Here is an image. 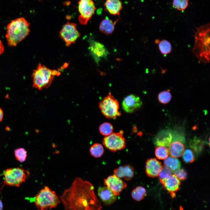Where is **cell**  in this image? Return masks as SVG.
Segmentation results:
<instances>
[{
  "label": "cell",
  "instance_id": "36",
  "mask_svg": "<svg viewBox=\"0 0 210 210\" xmlns=\"http://www.w3.org/2000/svg\"><path fill=\"white\" fill-rule=\"evenodd\" d=\"M4 117V112L2 109L0 108V122L3 120Z\"/></svg>",
  "mask_w": 210,
  "mask_h": 210
},
{
  "label": "cell",
  "instance_id": "11",
  "mask_svg": "<svg viewBox=\"0 0 210 210\" xmlns=\"http://www.w3.org/2000/svg\"><path fill=\"white\" fill-rule=\"evenodd\" d=\"M59 35L65 43L66 45L68 46L75 43L80 34L77 29L76 24L67 22L63 26Z\"/></svg>",
  "mask_w": 210,
  "mask_h": 210
},
{
  "label": "cell",
  "instance_id": "21",
  "mask_svg": "<svg viewBox=\"0 0 210 210\" xmlns=\"http://www.w3.org/2000/svg\"><path fill=\"white\" fill-rule=\"evenodd\" d=\"M116 21L113 22L112 20L106 17L101 22L99 29L103 33L106 34H110L113 31L115 24Z\"/></svg>",
  "mask_w": 210,
  "mask_h": 210
},
{
  "label": "cell",
  "instance_id": "1",
  "mask_svg": "<svg viewBox=\"0 0 210 210\" xmlns=\"http://www.w3.org/2000/svg\"><path fill=\"white\" fill-rule=\"evenodd\" d=\"M60 200L65 210H101L102 208L93 185L79 177L75 178L70 187L64 191Z\"/></svg>",
  "mask_w": 210,
  "mask_h": 210
},
{
  "label": "cell",
  "instance_id": "34",
  "mask_svg": "<svg viewBox=\"0 0 210 210\" xmlns=\"http://www.w3.org/2000/svg\"><path fill=\"white\" fill-rule=\"evenodd\" d=\"M174 174L180 180H184L186 179L187 173L184 169L180 168L173 172Z\"/></svg>",
  "mask_w": 210,
  "mask_h": 210
},
{
  "label": "cell",
  "instance_id": "35",
  "mask_svg": "<svg viewBox=\"0 0 210 210\" xmlns=\"http://www.w3.org/2000/svg\"><path fill=\"white\" fill-rule=\"evenodd\" d=\"M4 46L2 41L0 39V55L4 52Z\"/></svg>",
  "mask_w": 210,
  "mask_h": 210
},
{
  "label": "cell",
  "instance_id": "4",
  "mask_svg": "<svg viewBox=\"0 0 210 210\" xmlns=\"http://www.w3.org/2000/svg\"><path fill=\"white\" fill-rule=\"evenodd\" d=\"M60 72L51 69L39 63L32 74V86L39 90L49 87L53 81L55 76H58Z\"/></svg>",
  "mask_w": 210,
  "mask_h": 210
},
{
  "label": "cell",
  "instance_id": "31",
  "mask_svg": "<svg viewBox=\"0 0 210 210\" xmlns=\"http://www.w3.org/2000/svg\"><path fill=\"white\" fill-rule=\"evenodd\" d=\"M182 155L183 160L186 163H190L193 162L195 158L193 151L189 149L184 150Z\"/></svg>",
  "mask_w": 210,
  "mask_h": 210
},
{
  "label": "cell",
  "instance_id": "16",
  "mask_svg": "<svg viewBox=\"0 0 210 210\" xmlns=\"http://www.w3.org/2000/svg\"><path fill=\"white\" fill-rule=\"evenodd\" d=\"M90 50L97 62L100 59L106 57L109 52L105 46L101 43L94 41L91 42Z\"/></svg>",
  "mask_w": 210,
  "mask_h": 210
},
{
  "label": "cell",
  "instance_id": "18",
  "mask_svg": "<svg viewBox=\"0 0 210 210\" xmlns=\"http://www.w3.org/2000/svg\"><path fill=\"white\" fill-rule=\"evenodd\" d=\"M172 131L168 130H163L156 135L154 142L157 146L168 148L172 142Z\"/></svg>",
  "mask_w": 210,
  "mask_h": 210
},
{
  "label": "cell",
  "instance_id": "28",
  "mask_svg": "<svg viewBox=\"0 0 210 210\" xmlns=\"http://www.w3.org/2000/svg\"><path fill=\"white\" fill-rule=\"evenodd\" d=\"M169 152L168 148L163 146H158L155 149V154L157 158L165 159L168 157Z\"/></svg>",
  "mask_w": 210,
  "mask_h": 210
},
{
  "label": "cell",
  "instance_id": "3",
  "mask_svg": "<svg viewBox=\"0 0 210 210\" xmlns=\"http://www.w3.org/2000/svg\"><path fill=\"white\" fill-rule=\"evenodd\" d=\"M29 24L23 17L15 19L8 24L5 37L9 46H16L28 35L30 31Z\"/></svg>",
  "mask_w": 210,
  "mask_h": 210
},
{
  "label": "cell",
  "instance_id": "7",
  "mask_svg": "<svg viewBox=\"0 0 210 210\" xmlns=\"http://www.w3.org/2000/svg\"><path fill=\"white\" fill-rule=\"evenodd\" d=\"M98 105L102 113L107 118L115 119L121 115L119 102L110 93L103 98Z\"/></svg>",
  "mask_w": 210,
  "mask_h": 210
},
{
  "label": "cell",
  "instance_id": "17",
  "mask_svg": "<svg viewBox=\"0 0 210 210\" xmlns=\"http://www.w3.org/2000/svg\"><path fill=\"white\" fill-rule=\"evenodd\" d=\"M114 174L119 178L126 181L130 180L134 175V169L130 165L127 164L121 166L113 171Z\"/></svg>",
  "mask_w": 210,
  "mask_h": 210
},
{
  "label": "cell",
  "instance_id": "29",
  "mask_svg": "<svg viewBox=\"0 0 210 210\" xmlns=\"http://www.w3.org/2000/svg\"><path fill=\"white\" fill-rule=\"evenodd\" d=\"M172 97L171 94L168 90L161 92L158 95L159 102L163 104H166L169 102L171 99Z\"/></svg>",
  "mask_w": 210,
  "mask_h": 210
},
{
  "label": "cell",
  "instance_id": "14",
  "mask_svg": "<svg viewBox=\"0 0 210 210\" xmlns=\"http://www.w3.org/2000/svg\"><path fill=\"white\" fill-rule=\"evenodd\" d=\"M162 168L161 163L155 158L148 159L146 163V173L150 177L158 176Z\"/></svg>",
  "mask_w": 210,
  "mask_h": 210
},
{
  "label": "cell",
  "instance_id": "24",
  "mask_svg": "<svg viewBox=\"0 0 210 210\" xmlns=\"http://www.w3.org/2000/svg\"><path fill=\"white\" fill-rule=\"evenodd\" d=\"M90 152L91 155L96 158L100 157L104 152L103 146L99 143H94L90 147Z\"/></svg>",
  "mask_w": 210,
  "mask_h": 210
},
{
  "label": "cell",
  "instance_id": "32",
  "mask_svg": "<svg viewBox=\"0 0 210 210\" xmlns=\"http://www.w3.org/2000/svg\"><path fill=\"white\" fill-rule=\"evenodd\" d=\"M188 4V0H173L172 2L173 7L181 11L186 9Z\"/></svg>",
  "mask_w": 210,
  "mask_h": 210
},
{
  "label": "cell",
  "instance_id": "12",
  "mask_svg": "<svg viewBox=\"0 0 210 210\" xmlns=\"http://www.w3.org/2000/svg\"><path fill=\"white\" fill-rule=\"evenodd\" d=\"M104 181V185L116 196L119 195L127 187V183L124 181L114 174L108 176Z\"/></svg>",
  "mask_w": 210,
  "mask_h": 210
},
{
  "label": "cell",
  "instance_id": "30",
  "mask_svg": "<svg viewBox=\"0 0 210 210\" xmlns=\"http://www.w3.org/2000/svg\"><path fill=\"white\" fill-rule=\"evenodd\" d=\"M14 154L16 159L21 162H24L27 158V153L23 148H19L14 150Z\"/></svg>",
  "mask_w": 210,
  "mask_h": 210
},
{
  "label": "cell",
  "instance_id": "25",
  "mask_svg": "<svg viewBox=\"0 0 210 210\" xmlns=\"http://www.w3.org/2000/svg\"><path fill=\"white\" fill-rule=\"evenodd\" d=\"M158 43L159 50L162 55H166L171 53L172 47L170 43L168 41L163 39L159 41Z\"/></svg>",
  "mask_w": 210,
  "mask_h": 210
},
{
  "label": "cell",
  "instance_id": "2",
  "mask_svg": "<svg viewBox=\"0 0 210 210\" xmlns=\"http://www.w3.org/2000/svg\"><path fill=\"white\" fill-rule=\"evenodd\" d=\"M195 42L192 52L199 62L210 63V23L196 27Z\"/></svg>",
  "mask_w": 210,
  "mask_h": 210
},
{
  "label": "cell",
  "instance_id": "22",
  "mask_svg": "<svg viewBox=\"0 0 210 210\" xmlns=\"http://www.w3.org/2000/svg\"><path fill=\"white\" fill-rule=\"evenodd\" d=\"M165 166L169 169L172 172L180 169L181 167V162L177 158L169 156L164 160Z\"/></svg>",
  "mask_w": 210,
  "mask_h": 210
},
{
  "label": "cell",
  "instance_id": "26",
  "mask_svg": "<svg viewBox=\"0 0 210 210\" xmlns=\"http://www.w3.org/2000/svg\"><path fill=\"white\" fill-rule=\"evenodd\" d=\"M190 147L197 154L200 152L203 147V142L200 139L195 138L190 140L189 143Z\"/></svg>",
  "mask_w": 210,
  "mask_h": 210
},
{
  "label": "cell",
  "instance_id": "23",
  "mask_svg": "<svg viewBox=\"0 0 210 210\" xmlns=\"http://www.w3.org/2000/svg\"><path fill=\"white\" fill-rule=\"evenodd\" d=\"M146 191L143 187L139 186L136 187L132 191L131 195L135 200L139 201L142 200L146 196Z\"/></svg>",
  "mask_w": 210,
  "mask_h": 210
},
{
  "label": "cell",
  "instance_id": "13",
  "mask_svg": "<svg viewBox=\"0 0 210 210\" xmlns=\"http://www.w3.org/2000/svg\"><path fill=\"white\" fill-rule=\"evenodd\" d=\"M142 102L139 97L134 94L125 97L123 101L122 107L126 112L131 113L139 109L142 105Z\"/></svg>",
  "mask_w": 210,
  "mask_h": 210
},
{
  "label": "cell",
  "instance_id": "37",
  "mask_svg": "<svg viewBox=\"0 0 210 210\" xmlns=\"http://www.w3.org/2000/svg\"><path fill=\"white\" fill-rule=\"evenodd\" d=\"M3 208V205L2 202L0 200V210H2Z\"/></svg>",
  "mask_w": 210,
  "mask_h": 210
},
{
  "label": "cell",
  "instance_id": "9",
  "mask_svg": "<svg viewBox=\"0 0 210 210\" xmlns=\"http://www.w3.org/2000/svg\"><path fill=\"white\" fill-rule=\"evenodd\" d=\"M123 134V131L121 130L105 136L103 140V144L106 148L113 152L123 149L125 147L126 142Z\"/></svg>",
  "mask_w": 210,
  "mask_h": 210
},
{
  "label": "cell",
  "instance_id": "33",
  "mask_svg": "<svg viewBox=\"0 0 210 210\" xmlns=\"http://www.w3.org/2000/svg\"><path fill=\"white\" fill-rule=\"evenodd\" d=\"M172 172L168 168L165 166L163 167L162 169L160 172L158 176L161 183L171 174Z\"/></svg>",
  "mask_w": 210,
  "mask_h": 210
},
{
  "label": "cell",
  "instance_id": "10",
  "mask_svg": "<svg viewBox=\"0 0 210 210\" xmlns=\"http://www.w3.org/2000/svg\"><path fill=\"white\" fill-rule=\"evenodd\" d=\"M96 9L92 0H79L78 10L80 15L78 19L80 23L86 24L94 14Z\"/></svg>",
  "mask_w": 210,
  "mask_h": 210
},
{
  "label": "cell",
  "instance_id": "15",
  "mask_svg": "<svg viewBox=\"0 0 210 210\" xmlns=\"http://www.w3.org/2000/svg\"><path fill=\"white\" fill-rule=\"evenodd\" d=\"M98 195L106 205L113 203L117 199V196L107 186L99 187L98 190Z\"/></svg>",
  "mask_w": 210,
  "mask_h": 210
},
{
  "label": "cell",
  "instance_id": "27",
  "mask_svg": "<svg viewBox=\"0 0 210 210\" xmlns=\"http://www.w3.org/2000/svg\"><path fill=\"white\" fill-rule=\"evenodd\" d=\"M113 128L112 125L108 122L101 124L99 127V130L102 135L106 136L113 133Z\"/></svg>",
  "mask_w": 210,
  "mask_h": 210
},
{
  "label": "cell",
  "instance_id": "19",
  "mask_svg": "<svg viewBox=\"0 0 210 210\" xmlns=\"http://www.w3.org/2000/svg\"><path fill=\"white\" fill-rule=\"evenodd\" d=\"M104 6L105 10L110 14L119 15L123 8V4L120 0H106Z\"/></svg>",
  "mask_w": 210,
  "mask_h": 210
},
{
  "label": "cell",
  "instance_id": "5",
  "mask_svg": "<svg viewBox=\"0 0 210 210\" xmlns=\"http://www.w3.org/2000/svg\"><path fill=\"white\" fill-rule=\"evenodd\" d=\"M35 205L39 210H47L56 207L60 200L55 192L45 186L33 198Z\"/></svg>",
  "mask_w": 210,
  "mask_h": 210
},
{
  "label": "cell",
  "instance_id": "20",
  "mask_svg": "<svg viewBox=\"0 0 210 210\" xmlns=\"http://www.w3.org/2000/svg\"><path fill=\"white\" fill-rule=\"evenodd\" d=\"M164 187L170 192L177 191L179 188L181 182L174 174H171L161 183Z\"/></svg>",
  "mask_w": 210,
  "mask_h": 210
},
{
  "label": "cell",
  "instance_id": "8",
  "mask_svg": "<svg viewBox=\"0 0 210 210\" xmlns=\"http://www.w3.org/2000/svg\"><path fill=\"white\" fill-rule=\"evenodd\" d=\"M172 139L168 147L169 153L171 156L178 158L182 155L184 150L186 140L184 135L181 132L172 131Z\"/></svg>",
  "mask_w": 210,
  "mask_h": 210
},
{
  "label": "cell",
  "instance_id": "6",
  "mask_svg": "<svg viewBox=\"0 0 210 210\" xmlns=\"http://www.w3.org/2000/svg\"><path fill=\"white\" fill-rule=\"evenodd\" d=\"M29 175L28 171L22 167L10 168L3 173L5 185L18 187L24 182Z\"/></svg>",
  "mask_w": 210,
  "mask_h": 210
}]
</instances>
